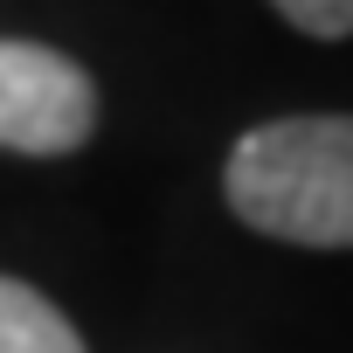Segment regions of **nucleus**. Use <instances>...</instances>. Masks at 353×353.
Masks as SVG:
<instances>
[{
    "label": "nucleus",
    "mask_w": 353,
    "mask_h": 353,
    "mask_svg": "<svg viewBox=\"0 0 353 353\" xmlns=\"http://www.w3.org/2000/svg\"><path fill=\"white\" fill-rule=\"evenodd\" d=\"M229 208L256 236L298 250H353V118H270L229 152Z\"/></svg>",
    "instance_id": "f257e3e1"
},
{
    "label": "nucleus",
    "mask_w": 353,
    "mask_h": 353,
    "mask_svg": "<svg viewBox=\"0 0 353 353\" xmlns=\"http://www.w3.org/2000/svg\"><path fill=\"white\" fill-rule=\"evenodd\" d=\"M97 132V83L83 63L42 42H8L0 35V152H77Z\"/></svg>",
    "instance_id": "f03ea898"
},
{
    "label": "nucleus",
    "mask_w": 353,
    "mask_h": 353,
    "mask_svg": "<svg viewBox=\"0 0 353 353\" xmlns=\"http://www.w3.org/2000/svg\"><path fill=\"white\" fill-rule=\"evenodd\" d=\"M0 353H83V339L35 284L0 277Z\"/></svg>",
    "instance_id": "7ed1b4c3"
},
{
    "label": "nucleus",
    "mask_w": 353,
    "mask_h": 353,
    "mask_svg": "<svg viewBox=\"0 0 353 353\" xmlns=\"http://www.w3.org/2000/svg\"><path fill=\"white\" fill-rule=\"evenodd\" d=\"M270 8L298 35H319V42H346L353 35V0H270Z\"/></svg>",
    "instance_id": "20e7f679"
}]
</instances>
